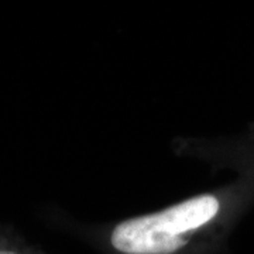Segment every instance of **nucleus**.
I'll return each mask as SVG.
<instances>
[{
	"mask_svg": "<svg viewBox=\"0 0 254 254\" xmlns=\"http://www.w3.org/2000/svg\"><path fill=\"white\" fill-rule=\"evenodd\" d=\"M222 200L206 192L157 212L123 219L105 237L109 254H195L218 223Z\"/></svg>",
	"mask_w": 254,
	"mask_h": 254,
	"instance_id": "obj_1",
	"label": "nucleus"
},
{
	"mask_svg": "<svg viewBox=\"0 0 254 254\" xmlns=\"http://www.w3.org/2000/svg\"><path fill=\"white\" fill-rule=\"evenodd\" d=\"M0 254H23L17 252V250H13V249H7V247H0Z\"/></svg>",
	"mask_w": 254,
	"mask_h": 254,
	"instance_id": "obj_2",
	"label": "nucleus"
}]
</instances>
